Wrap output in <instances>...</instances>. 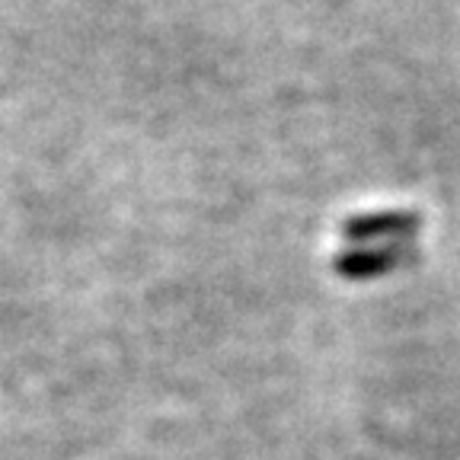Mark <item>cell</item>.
I'll use <instances>...</instances> for the list:
<instances>
[{
  "mask_svg": "<svg viewBox=\"0 0 460 460\" xmlns=\"http://www.w3.org/2000/svg\"><path fill=\"white\" fill-rule=\"evenodd\" d=\"M410 262V246L390 243L384 250H349L336 259V272L342 279H374Z\"/></svg>",
  "mask_w": 460,
  "mask_h": 460,
  "instance_id": "1",
  "label": "cell"
},
{
  "mask_svg": "<svg viewBox=\"0 0 460 460\" xmlns=\"http://www.w3.org/2000/svg\"><path fill=\"white\" fill-rule=\"evenodd\" d=\"M419 215L412 211H387V215H365L345 221V237L349 240H374V237H406L416 234Z\"/></svg>",
  "mask_w": 460,
  "mask_h": 460,
  "instance_id": "2",
  "label": "cell"
}]
</instances>
